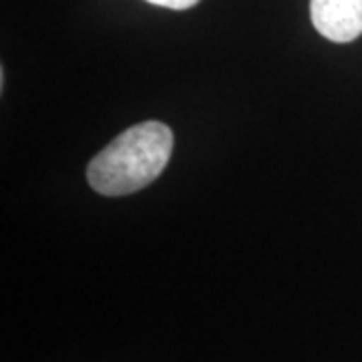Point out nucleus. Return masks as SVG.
I'll return each mask as SVG.
<instances>
[{"instance_id":"f257e3e1","label":"nucleus","mask_w":362,"mask_h":362,"mask_svg":"<svg viewBox=\"0 0 362 362\" xmlns=\"http://www.w3.org/2000/svg\"><path fill=\"white\" fill-rule=\"evenodd\" d=\"M173 133L159 121H145L121 133L87 168L89 185L101 195H127L156 181L169 163Z\"/></svg>"},{"instance_id":"f03ea898","label":"nucleus","mask_w":362,"mask_h":362,"mask_svg":"<svg viewBox=\"0 0 362 362\" xmlns=\"http://www.w3.org/2000/svg\"><path fill=\"white\" fill-rule=\"evenodd\" d=\"M314 28L332 42H352L362 35V0H310Z\"/></svg>"},{"instance_id":"7ed1b4c3","label":"nucleus","mask_w":362,"mask_h":362,"mask_svg":"<svg viewBox=\"0 0 362 362\" xmlns=\"http://www.w3.org/2000/svg\"><path fill=\"white\" fill-rule=\"evenodd\" d=\"M147 2L157 4V6H163V8H171V11H185V8L195 6L199 0H147Z\"/></svg>"}]
</instances>
